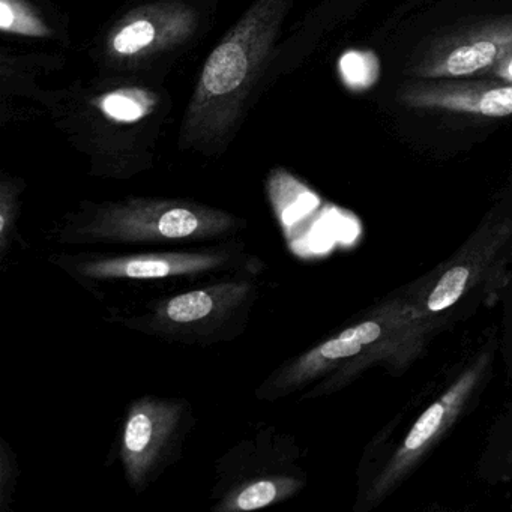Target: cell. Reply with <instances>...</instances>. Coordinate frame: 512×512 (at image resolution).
Returning <instances> with one entry per match:
<instances>
[{
  "label": "cell",
  "mask_w": 512,
  "mask_h": 512,
  "mask_svg": "<svg viewBox=\"0 0 512 512\" xmlns=\"http://www.w3.org/2000/svg\"><path fill=\"white\" fill-rule=\"evenodd\" d=\"M293 0H254L206 59L185 113L182 145H218L229 139L245 101L278 40Z\"/></svg>",
  "instance_id": "obj_1"
},
{
  "label": "cell",
  "mask_w": 512,
  "mask_h": 512,
  "mask_svg": "<svg viewBox=\"0 0 512 512\" xmlns=\"http://www.w3.org/2000/svg\"><path fill=\"white\" fill-rule=\"evenodd\" d=\"M431 317L419 301L391 299L307 353L293 371L295 379L301 382L338 368L332 380L341 386L374 364L403 373L427 347L434 329Z\"/></svg>",
  "instance_id": "obj_2"
},
{
  "label": "cell",
  "mask_w": 512,
  "mask_h": 512,
  "mask_svg": "<svg viewBox=\"0 0 512 512\" xmlns=\"http://www.w3.org/2000/svg\"><path fill=\"white\" fill-rule=\"evenodd\" d=\"M512 52V16L482 20L428 41L407 73L421 80H457L490 74Z\"/></svg>",
  "instance_id": "obj_3"
},
{
  "label": "cell",
  "mask_w": 512,
  "mask_h": 512,
  "mask_svg": "<svg viewBox=\"0 0 512 512\" xmlns=\"http://www.w3.org/2000/svg\"><path fill=\"white\" fill-rule=\"evenodd\" d=\"M490 353H482L476 358L458 379L443 392L439 400L434 401L410 428L388 463L371 482L365 503L376 506L388 497L409 473L418 466L419 461L442 439L463 412L472 398L473 392L484 379L490 367Z\"/></svg>",
  "instance_id": "obj_4"
},
{
  "label": "cell",
  "mask_w": 512,
  "mask_h": 512,
  "mask_svg": "<svg viewBox=\"0 0 512 512\" xmlns=\"http://www.w3.org/2000/svg\"><path fill=\"white\" fill-rule=\"evenodd\" d=\"M230 224L229 215L191 203L130 200L101 211L89 233L121 241L203 238Z\"/></svg>",
  "instance_id": "obj_5"
},
{
  "label": "cell",
  "mask_w": 512,
  "mask_h": 512,
  "mask_svg": "<svg viewBox=\"0 0 512 512\" xmlns=\"http://www.w3.org/2000/svg\"><path fill=\"white\" fill-rule=\"evenodd\" d=\"M199 28V14L178 0L142 5L122 17L107 35V58L137 65L164 50L187 43Z\"/></svg>",
  "instance_id": "obj_6"
},
{
  "label": "cell",
  "mask_w": 512,
  "mask_h": 512,
  "mask_svg": "<svg viewBox=\"0 0 512 512\" xmlns=\"http://www.w3.org/2000/svg\"><path fill=\"white\" fill-rule=\"evenodd\" d=\"M397 100L415 110L506 118L512 116V83L418 80L401 86Z\"/></svg>",
  "instance_id": "obj_7"
},
{
  "label": "cell",
  "mask_w": 512,
  "mask_h": 512,
  "mask_svg": "<svg viewBox=\"0 0 512 512\" xmlns=\"http://www.w3.org/2000/svg\"><path fill=\"white\" fill-rule=\"evenodd\" d=\"M511 247L512 218L488 227L484 235L476 236L470 247H464L443 268L442 274L428 287L427 293L418 299L419 304L431 316L454 307Z\"/></svg>",
  "instance_id": "obj_8"
},
{
  "label": "cell",
  "mask_w": 512,
  "mask_h": 512,
  "mask_svg": "<svg viewBox=\"0 0 512 512\" xmlns=\"http://www.w3.org/2000/svg\"><path fill=\"white\" fill-rule=\"evenodd\" d=\"M176 422L178 412L169 404L145 401L131 409L125 424L122 457L134 482L145 479L155 466L175 431Z\"/></svg>",
  "instance_id": "obj_9"
},
{
  "label": "cell",
  "mask_w": 512,
  "mask_h": 512,
  "mask_svg": "<svg viewBox=\"0 0 512 512\" xmlns=\"http://www.w3.org/2000/svg\"><path fill=\"white\" fill-rule=\"evenodd\" d=\"M218 263V257L206 254L121 257L88 263L83 266V274L101 278H164L196 274L214 268Z\"/></svg>",
  "instance_id": "obj_10"
},
{
  "label": "cell",
  "mask_w": 512,
  "mask_h": 512,
  "mask_svg": "<svg viewBox=\"0 0 512 512\" xmlns=\"http://www.w3.org/2000/svg\"><path fill=\"white\" fill-rule=\"evenodd\" d=\"M158 104L154 92L142 88H122L98 98V109L115 122L133 124L148 118Z\"/></svg>",
  "instance_id": "obj_11"
},
{
  "label": "cell",
  "mask_w": 512,
  "mask_h": 512,
  "mask_svg": "<svg viewBox=\"0 0 512 512\" xmlns=\"http://www.w3.org/2000/svg\"><path fill=\"white\" fill-rule=\"evenodd\" d=\"M0 29L5 34L49 38L52 29L28 0H0Z\"/></svg>",
  "instance_id": "obj_12"
},
{
  "label": "cell",
  "mask_w": 512,
  "mask_h": 512,
  "mask_svg": "<svg viewBox=\"0 0 512 512\" xmlns=\"http://www.w3.org/2000/svg\"><path fill=\"white\" fill-rule=\"evenodd\" d=\"M338 70H340L341 80L347 88L356 92L365 91L379 79V59L371 52L350 50L341 56Z\"/></svg>",
  "instance_id": "obj_13"
},
{
  "label": "cell",
  "mask_w": 512,
  "mask_h": 512,
  "mask_svg": "<svg viewBox=\"0 0 512 512\" xmlns=\"http://www.w3.org/2000/svg\"><path fill=\"white\" fill-rule=\"evenodd\" d=\"M215 305L217 301L211 293L197 290L176 296L169 301L166 314L175 323L199 322L214 311Z\"/></svg>",
  "instance_id": "obj_14"
},
{
  "label": "cell",
  "mask_w": 512,
  "mask_h": 512,
  "mask_svg": "<svg viewBox=\"0 0 512 512\" xmlns=\"http://www.w3.org/2000/svg\"><path fill=\"white\" fill-rule=\"evenodd\" d=\"M277 493L278 487L275 485V482L259 481L245 488L239 494L238 499H236V505L242 511H254V509L263 508V506L274 502Z\"/></svg>",
  "instance_id": "obj_15"
},
{
  "label": "cell",
  "mask_w": 512,
  "mask_h": 512,
  "mask_svg": "<svg viewBox=\"0 0 512 512\" xmlns=\"http://www.w3.org/2000/svg\"><path fill=\"white\" fill-rule=\"evenodd\" d=\"M490 74L497 77L503 82L512 83V52H509L496 67L493 68Z\"/></svg>",
  "instance_id": "obj_16"
}]
</instances>
